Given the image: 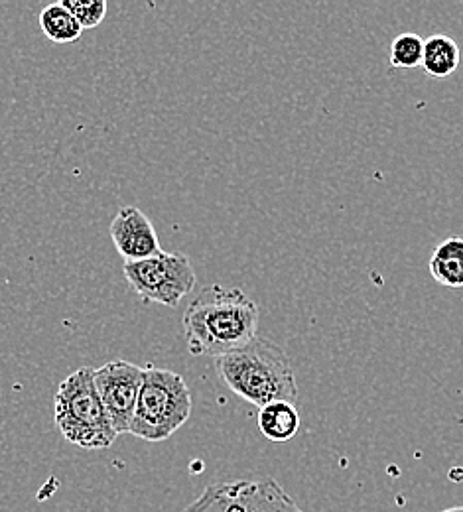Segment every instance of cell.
<instances>
[{"label":"cell","mask_w":463,"mask_h":512,"mask_svg":"<svg viewBox=\"0 0 463 512\" xmlns=\"http://www.w3.org/2000/svg\"><path fill=\"white\" fill-rule=\"evenodd\" d=\"M432 278L446 288H463V239H446L430 258Z\"/></svg>","instance_id":"30bf717a"},{"label":"cell","mask_w":463,"mask_h":512,"mask_svg":"<svg viewBox=\"0 0 463 512\" xmlns=\"http://www.w3.org/2000/svg\"><path fill=\"white\" fill-rule=\"evenodd\" d=\"M462 62V50L450 36L436 34L424 40L422 67L430 77L446 79L450 77Z\"/></svg>","instance_id":"8fae6325"},{"label":"cell","mask_w":463,"mask_h":512,"mask_svg":"<svg viewBox=\"0 0 463 512\" xmlns=\"http://www.w3.org/2000/svg\"><path fill=\"white\" fill-rule=\"evenodd\" d=\"M109 235L125 262H136L162 253L152 221L138 207L119 209L111 221Z\"/></svg>","instance_id":"ba28073f"},{"label":"cell","mask_w":463,"mask_h":512,"mask_svg":"<svg viewBox=\"0 0 463 512\" xmlns=\"http://www.w3.org/2000/svg\"><path fill=\"white\" fill-rule=\"evenodd\" d=\"M142 375L144 367L121 359L93 369L95 388L117 436L129 434L131 430Z\"/></svg>","instance_id":"52a82bcc"},{"label":"cell","mask_w":463,"mask_h":512,"mask_svg":"<svg viewBox=\"0 0 463 512\" xmlns=\"http://www.w3.org/2000/svg\"><path fill=\"white\" fill-rule=\"evenodd\" d=\"M184 512H304L270 477L209 485Z\"/></svg>","instance_id":"8992f818"},{"label":"cell","mask_w":463,"mask_h":512,"mask_svg":"<svg viewBox=\"0 0 463 512\" xmlns=\"http://www.w3.org/2000/svg\"><path fill=\"white\" fill-rule=\"evenodd\" d=\"M444 512H463V507H452V509H446Z\"/></svg>","instance_id":"9a60e30c"},{"label":"cell","mask_w":463,"mask_h":512,"mask_svg":"<svg viewBox=\"0 0 463 512\" xmlns=\"http://www.w3.org/2000/svg\"><path fill=\"white\" fill-rule=\"evenodd\" d=\"M40 28L56 44H71L83 34V28L62 2L50 4L40 12Z\"/></svg>","instance_id":"7c38bea8"},{"label":"cell","mask_w":463,"mask_h":512,"mask_svg":"<svg viewBox=\"0 0 463 512\" xmlns=\"http://www.w3.org/2000/svg\"><path fill=\"white\" fill-rule=\"evenodd\" d=\"M215 371L237 396L257 408L280 400L294 404L298 398L288 355L265 337H255L245 347L217 357Z\"/></svg>","instance_id":"7a4b0ae2"},{"label":"cell","mask_w":463,"mask_h":512,"mask_svg":"<svg viewBox=\"0 0 463 512\" xmlns=\"http://www.w3.org/2000/svg\"><path fill=\"white\" fill-rule=\"evenodd\" d=\"M422 56L424 40L414 32L400 34L391 44V65L398 69H412L422 65Z\"/></svg>","instance_id":"4fadbf2b"},{"label":"cell","mask_w":463,"mask_h":512,"mask_svg":"<svg viewBox=\"0 0 463 512\" xmlns=\"http://www.w3.org/2000/svg\"><path fill=\"white\" fill-rule=\"evenodd\" d=\"M127 284L146 302L176 308L196 286V272L182 253H160L123 266Z\"/></svg>","instance_id":"5b68a950"},{"label":"cell","mask_w":463,"mask_h":512,"mask_svg":"<svg viewBox=\"0 0 463 512\" xmlns=\"http://www.w3.org/2000/svg\"><path fill=\"white\" fill-rule=\"evenodd\" d=\"M192 408V392L182 375L146 365L129 434L144 442H164L190 420Z\"/></svg>","instance_id":"3957f363"},{"label":"cell","mask_w":463,"mask_h":512,"mask_svg":"<svg viewBox=\"0 0 463 512\" xmlns=\"http://www.w3.org/2000/svg\"><path fill=\"white\" fill-rule=\"evenodd\" d=\"M62 4L75 16L83 30L99 26L107 16L105 0H64Z\"/></svg>","instance_id":"5bb4252c"},{"label":"cell","mask_w":463,"mask_h":512,"mask_svg":"<svg viewBox=\"0 0 463 512\" xmlns=\"http://www.w3.org/2000/svg\"><path fill=\"white\" fill-rule=\"evenodd\" d=\"M259 430L268 442L286 444L300 430V414L292 402H270L259 410Z\"/></svg>","instance_id":"9c48e42d"},{"label":"cell","mask_w":463,"mask_h":512,"mask_svg":"<svg viewBox=\"0 0 463 512\" xmlns=\"http://www.w3.org/2000/svg\"><path fill=\"white\" fill-rule=\"evenodd\" d=\"M54 418L60 434L73 446L107 449L117 440L89 367L71 373L60 383L54 394Z\"/></svg>","instance_id":"277c9868"},{"label":"cell","mask_w":463,"mask_h":512,"mask_svg":"<svg viewBox=\"0 0 463 512\" xmlns=\"http://www.w3.org/2000/svg\"><path fill=\"white\" fill-rule=\"evenodd\" d=\"M259 308L239 288L209 286L190 302L184 335L192 355L223 357L257 337Z\"/></svg>","instance_id":"6da1fadb"}]
</instances>
